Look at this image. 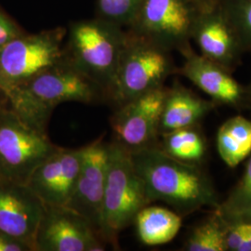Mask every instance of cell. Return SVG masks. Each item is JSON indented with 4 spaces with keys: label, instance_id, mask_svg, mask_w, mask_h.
I'll return each mask as SVG.
<instances>
[{
    "label": "cell",
    "instance_id": "cell-20",
    "mask_svg": "<svg viewBox=\"0 0 251 251\" xmlns=\"http://www.w3.org/2000/svg\"><path fill=\"white\" fill-rule=\"evenodd\" d=\"M226 223L215 210L211 217L196 226L189 234L183 250L187 251H225Z\"/></svg>",
    "mask_w": 251,
    "mask_h": 251
},
{
    "label": "cell",
    "instance_id": "cell-11",
    "mask_svg": "<svg viewBox=\"0 0 251 251\" xmlns=\"http://www.w3.org/2000/svg\"><path fill=\"white\" fill-rule=\"evenodd\" d=\"M103 139L101 135L82 147L80 170L66 205L89 221L100 236L109 162V143Z\"/></svg>",
    "mask_w": 251,
    "mask_h": 251
},
{
    "label": "cell",
    "instance_id": "cell-22",
    "mask_svg": "<svg viewBox=\"0 0 251 251\" xmlns=\"http://www.w3.org/2000/svg\"><path fill=\"white\" fill-rule=\"evenodd\" d=\"M144 0H99L101 15L109 23H133Z\"/></svg>",
    "mask_w": 251,
    "mask_h": 251
},
{
    "label": "cell",
    "instance_id": "cell-10",
    "mask_svg": "<svg viewBox=\"0 0 251 251\" xmlns=\"http://www.w3.org/2000/svg\"><path fill=\"white\" fill-rule=\"evenodd\" d=\"M105 244L89 221L65 206H46L36 251H102Z\"/></svg>",
    "mask_w": 251,
    "mask_h": 251
},
{
    "label": "cell",
    "instance_id": "cell-2",
    "mask_svg": "<svg viewBox=\"0 0 251 251\" xmlns=\"http://www.w3.org/2000/svg\"><path fill=\"white\" fill-rule=\"evenodd\" d=\"M144 183L135 170L131 153L115 142L109 143L106 184L101 212L100 236L117 248L118 235L144 206L150 205Z\"/></svg>",
    "mask_w": 251,
    "mask_h": 251
},
{
    "label": "cell",
    "instance_id": "cell-13",
    "mask_svg": "<svg viewBox=\"0 0 251 251\" xmlns=\"http://www.w3.org/2000/svg\"><path fill=\"white\" fill-rule=\"evenodd\" d=\"M82 147H59L32 173L27 181L46 206H65L80 170Z\"/></svg>",
    "mask_w": 251,
    "mask_h": 251
},
{
    "label": "cell",
    "instance_id": "cell-26",
    "mask_svg": "<svg viewBox=\"0 0 251 251\" xmlns=\"http://www.w3.org/2000/svg\"><path fill=\"white\" fill-rule=\"evenodd\" d=\"M217 213L221 216L225 222L240 221V222L251 223V200L242 206H238L228 212H225V213L217 212Z\"/></svg>",
    "mask_w": 251,
    "mask_h": 251
},
{
    "label": "cell",
    "instance_id": "cell-23",
    "mask_svg": "<svg viewBox=\"0 0 251 251\" xmlns=\"http://www.w3.org/2000/svg\"><path fill=\"white\" fill-rule=\"evenodd\" d=\"M250 200H251V153L248 157L242 178L231 192L228 198L224 203H221L219 207L214 210L219 213L228 212L242 206Z\"/></svg>",
    "mask_w": 251,
    "mask_h": 251
},
{
    "label": "cell",
    "instance_id": "cell-5",
    "mask_svg": "<svg viewBox=\"0 0 251 251\" xmlns=\"http://www.w3.org/2000/svg\"><path fill=\"white\" fill-rule=\"evenodd\" d=\"M126 37L116 25L86 22L74 25L66 59L108 91L117 72Z\"/></svg>",
    "mask_w": 251,
    "mask_h": 251
},
{
    "label": "cell",
    "instance_id": "cell-3",
    "mask_svg": "<svg viewBox=\"0 0 251 251\" xmlns=\"http://www.w3.org/2000/svg\"><path fill=\"white\" fill-rule=\"evenodd\" d=\"M170 50L144 38H126L107 100L115 107L145 93L163 88L174 72Z\"/></svg>",
    "mask_w": 251,
    "mask_h": 251
},
{
    "label": "cell",
    "instance_id": "cell-17",
    "mask_svg": "<svg viewBox=\"0 0 251 251\" xmlns=\"http://www.w3.org/2000/svg\"><path fill=\"white\" fill-rule=\"evenodd\" d=\"M133 225L141 242L159 246L175 238L182 225V217L173 209L148 205L139 211Z\"/></svg>",
    "mask_w": 251,
    "mask_h": 251
},
{
    "label": "cell",
    "instance_id": "cell-30",
    "mask_svg": "<svg viewBox=\"0 0 251 251\" xmlns=\"http://www.w3.org/2000/svg\"><path fill=\"white\" fill-rule=\"evenodd\" d=\"M0 86H1V80H0Z\"/></svg>",
    "mask_w": 251,
    "mask_h": 251
},
{
    "label": "cell",
    "instance_id": "cell-7",
    "mask_svg": "<svg viewBox=\"0 0 251 251\" xmlns=\"http://www.w3.org/2000/svg\"><path fill=\"white\" fill-rule=\"evenodd\" d=\"M198 15L189 0H144L133 23L137 36L182 51Z\"/></svg>",
    "mask_w": 251,
    "mask_h": 251
},
{
    "label": "cell",
    "instance_id": "cell-16",
    "mask_svg": "<svg viewBox=\"0 0 251 251\" xmlns=\"http://www.w3.org/2000/svg\"><path fill=\"white\" fill-rule=\"evenodd\" d=\"M215 106L212 100H206L195 93L175 85L167 90L162 108L160 135L179 128L198 126V122Z\"/></svg>",
    "mask_w": 251,
    "mask_h": 251
},
{
    "label": "cell",
    "instance_id": "cell-8",
    "mask_svg": "<svg viewBox=\"0 0 251 251\" xmlns=\"http://www.w3.org/2000/svg\"><path fill=\"white\" fill-rule=\"evenodd\" d=\"M166 93L160 88L116 107L110 118L113 142L129 152L158 145Z\"/></svg>",
    "mask_w": 251,
    "mask_h": 251
},
{
    "label": "cell",
    "instance_id": "cell-9",
    "mask_svg": "<svg viewBox=\"0 0 251 251\" xmlns=\"http://www.w3.org/2000/svg\"><path fill=\"white\" fill-rule=\"evenodd\" d=\"M19 86L51 110L63 102L95 103L101 99H106L102 88L81 72L66 57L62 63Z\"/></svg>",
    "mask_w": 251,
    "mask_h": 251
},
{
    "label": "cell",
    "instance_id": "cell-27",
    "mask_svg": "<svg viewBox=\"0 0 251 251\" xmlns=\"http://www.w3.org/2000/svg\"><path fill=\"white\" fill-rule=\"evenodd\" d=\"M0 251H34L27 243L0 232Z\"/></svg>",
    "mask_w": 251,
    "mask_h": 251
},
{
    "label": "cell",
    "instance_id": "cell-28",
    "mask_svg": "<svg viewBox=\"0 0 251 251\" xmlns=\"http://www.w3.org/2000/svg\"><path fill=\"white\" fill-rule=\"evenodd\" d=\"M237 251H251V227L249 233L238 247Z\"/></svg>",
    "mask_w": 251,
    "mask_h": 251
},
{
    "label": "cell",
    "instance_id": "cell-29",
    "mask_svg": "<svg viewBox=\"0 0 251 251\" xmlns=\"http://www.w3.org/2000/svg\"><path fill=\"white\" fill-rule=\"evenodd\" d=\"M198 1H200V2H202L203 4H205V5H209L210 3H212L213 1H215V0H198Z\"/></svg>",
    "mask_w": 251,
    "mask_h": 251
},
{
    "label": "cell",
    "instance_id": "cell-24",
    "mask_svg": "<svg viewBox=\"0 0 251 251\" xmlns=\"http://www.w3.org/2000/svg\"><path fill=\"white\" fill-rule=\"evenodd\" d=\"M225 223V249L226 251H237L238 247L251 229V223L240 221Z\"/></svg>",
    "mask_w": 251,
    "mask_h": 251
},
{
    "label": "cell",
    "instance_id": "cell-12",
    "mask_svg": "<svg viewBox=\"0 0 251 251\" xmlns=\"http://www.w3.org/2000/svg\"><path fill=\"white\" fill-rule=\"evenodd\" d=\"M46 205L25 183L0 178V232L29 244L34 251Z\"/></svg>",
    "mask_w": 251,
    "mask_h": 251
},
{
    "label": "cell",
    "instance_id": "cell-1",
    "mask_svg": "<svg viewBox=\"0 0 251 251\" xmlns=\"http://www.w3.org/2000/svg\"><path fill=\"white\" fill-rule=\"evenodd\" d=\"M130 153L150 203L164 202L181 217L220 206L211 179L198 165L179 161L158 145Z\"/></svg>",
    "mask_w": 251,
    "mask_h": 251
},
{
    "label": "cell",
    "instance_id": "cell-4",
    "mask_svg": "<svg viewBox=\"0 0 251 251\" xmlns=\"http://www.w3.org/2000/svg\"><path fill=\"white\" fill-rule=\"evenodd\" d=\"M59 146L0 101V178L26 184L36 168Z\"/></svg>",
    "mask_w": 251,
    "mask_h": 251
},
{
    "label": "cell",
    "instance_id": "cell-19",
    "mask_svg": "<svg viewBox=\"0 0 251 251\" xmlns=\"http://www.w3.org/2000/svg\"><path fill=\"white\" fill-rule=\"evenodd\" d=\"M160 137L158 146L179 161L198 166L206 156V140L198 126L172 130Z\"/></svg>",
    "mask_w": 251,
    "mask_h": 251
},
{
    "label": "cell",
    "instance_id": "cell-6",
    "mask_svg": "<svg viewBox=\"0 0 251 251\" xmlns=\"http://www.w3.org/2000/svg\"><path fill=\"white\" fill-rule=\"evenodd\" d=\"M61 36L39 34L14 37L0 49V93L23 85L65 60Z\"/></svg>",
    "mask_w": 251,
    "mask_h": 251
},
{
    "label": "cell",
    "instance_id": "cell-25",
    "mask_svg": "<svg viewBox=\"0 0 251 251\" xmlns=\"http://www.w3.org/2000/svg\"><path fill=\"white\" fill-rule=\"evenodd\" d=\"M22 34L17 25L0 10V49Z\"/></svg>",
    "mask_w": 251,
    "mask_h": 251
},
{
    "label": "cell",
    "instance_id": "cell-18",
    "mask_svg": "<svg viewBox=\"0 0 251 251\" xmlns=\"http://www.w3.org/2000/svg\"><path fill=\"white\" fill-rule=\"evenodd\" d=\"M217 149L229 168H235L251 153V121L241 116L231 117L220 126Z\"/></svg>",
    "mask_w": 251,
    "mask_h": 251
},
{
    "label": "cell",
    "instance_id": "cell-15",
    "mask_svg": "<svg viewBox=\"0 0 251 251\" xmlns=\"http://www.w3.org/2000/svg\"><path fill=\"white\" fill-rule=\"evenodd\" d=\"M198 44L201 55L228 70L238 62L242 45L223 11L206 10L199 13L191 38Z\"/></svg>",
    "mask_w": 251,
    "mask_h": 251
},
{
    "label": "cell",
    "instance_id": "cell-21",
    "mask_svg": "<svg viewBox=\"0 0 251 251\" xmlns=\"http://www.w3.org/2000/svg\"><path fill=\"white\" fill-rule=\"evenodd\" d=\"M223 13L243 48L251 50V0H226Z\"/></svg>",
    "mask_w": 251,
    "mask_h": 251
},
{
    "label": "cell",
    "instance_id": "cell-14",
    "mask_svg": "<svg viewBox=\"0 0 251 251\" xmlns=\"http://www.w3.org/2000/svg\"><path fill=\"white\" fill-rule=\"evenodd\" d=\"M181 52L185 59L181 75L206 93L214 103L233 107L242 105L246 91L227 68L195 53L189 47Z\"/></svg>",
    "mask_w": 251,
    "mask_h": 251
}]
</instances>
